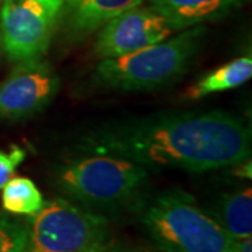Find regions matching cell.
<instances>
[{
  "mask_svg": "<svg viewBox=\"0 0 252 252\" xmlns=\"http://www.w3.org/2000/svg\"><path fill=\"white\" fill-rule=\"evenodd\" d=\"M252 137L243 119L225 111H187L127 119L83 136L81 154L126 158L144 168L206 172L251 158Z\"/></svg>",
  "mask_w": 252,
  "mask_h": 252,
  "instance_id": "cell-1",
  "label": "cell"
},
{
  "mask_svg": "<svg viewBox=\"0 0 252 252\" xmlns=\"http://www.w3.org/2000/svg\"><path fill=\"white\" fill-rule=\"evenodd\" d=\"M137 220L161 252H233L235 240L182 189L139 202Z\"/></svg>",
  "mask_w": 252,
  "mask_h": 252,
  "instance_id": "cell-2",
  "label": "cell"
},
{
  "mask_svg": "<svg viewBox=\"0 0 252 252\" xmlns=\"http://www.w3.org/2000/svg\"><path fill=\"white\" fill-rule=\"evenodd\" d=\"M206 30H182L174 38L118 58L101 59L93 80L101 87L121 91H149L168 86L188 72L199 54Z\"/></svg>",
  "mask_w": 252,
  "mask_h": 252,
  "instance_id": "cell-3",
  "label": "cell"
},
{
  "mask_svg": "<svg viewBox=\"0 0 252 252\" xmlns=\"http://www.w3.org/2000/svg\"><path fill=\"white\" fill-rule=\"evenodd\" d=\"M149 170L137 162L104 154H87L64 162L56 171V185L64 195L94 209L122 206L140 193Z\"/></svg>",
  "mask_w": 252,
  "mask_h": 252,
  "instance_id": "cell-4",
  "label": "cell"
},
{
  "mask_svg": "<svg viewBox=\"0 0 252 252\" xmlns=\"http://www.w3.org/2000/svg\"><path fill=\"white\" fill-rule=\"evenodd\" d=\"M31 217L28 252H107L112 247L108 220L66 199L44 202Z\"/></svg>",
  "mask_w": 252,
  "mask_h": 252,
  "instance_id": "cell-5",
  "label": "cell"
},
{
  "mask_svg": "<svg viewBox=\"0 0 252 252\" xmlns=\"http://www.w3.org/2000/svg\"><path fill=\"white\" fill-rule=\"evenodd\" d=\"M64 0H3L0 32L11 62L41 59L51 45Z\"/></svg>",
  "mask_w": 252,
  "mask_h": 252,
  "instance_id": "cell-6",
  "label": "cell"
},
{
  "mask_svg": "<svg viewBox=\"0 0 252 252\" xmlns=\"http://www.w3.org/2000/svg\"><path fill=\"white\" fill-rule=\"evenodd\" d=\"M61 80L51 63L41 59L17 63L0 83V119L34 117L56 97Z\"/></svg>",
  "mask_w": 252,
  "mask_h": 252,
  "instance_id": "cell-7",
  "label": "cell"
},
{
  "mask_svg": "<svg viewBox=\"0 0 252 252\" xmlns=\"http://www.w3.org/2000/svg\"><path fill=\"white\" fill-rule=\"evenodd\" d=\"M174 32L161 14L152 7L130 9L101 27L94 51L101 59L118 58L158 44Z\"/></svg>",
  "mask_w": 252,
  "mask_h": 252,
  "instance_id": "cell-8",
  "label": "cell"
},
{
  "mask_svg": "<svg viewBox=\"0 0 252 252\" xmlns=\"http://www.w3.org/2000/svg\"><path fill=\"white\" fill-rule=\"evenodd\" d=\"M142 3L143 0H64L58 26H62L67 38L81 39Z\"/></svg>",
  "mask_w": 252,
  "mask_h": 252,
  "instance_id": "cell-9",
  "label": "cell"
},
{
  "mask_svg": "<svg viewBox=\"0 0 252 252\" xmlns=\"http://www.w3.org/2000/svg\"><path fill=\"white\" fill-rule=\"evenodd\" d=\"M150 7L165 18L174 31L202 26L224 17L240 0H149Z\"/></svg>",
  "mask_w": 252,
  "mask_h": 252,
  "instance_id": "cell-10",
  "label": "cell"
},
{
  "mask_svg": "<svg viewBox=\"0 0 252 252\" xmlns=\"http://www.w3.org/2000/svg\"><path fill=\"white\" fill-rule=\"evenodd\" d=\"M213 219L233 240L251 238L252 234V190L243 189L224 193L219 199Z\"/></svg>",
  "mask_w": 252,
  "mask_h": 252,
  "instance_id": "cell-11",
  "label": "cell"
},
{
  "mask_svg": "<svg viewBox=\"0 0 252 252\" xmlns=\"http://www.w3.org/2000/svg\"><path fill=\"white\" fill-rule=\"evenodd\" d=\"M252 58L245 55L217 67L203 79L196 81L188 91L189 98L199 99L215 93L231 90L251 79Z\"/></svg>",
  "mask_w": 252,
  "mask_h": 252,
  "instance_id": "cell-12",
  "label": "cell"
},
{
  "mask_svg": "<svg viewBox=\"0 0 252 252\" xmlns=\"http://www.w3.org/2000/svg\"><path fill=\"white\" fill-rule=\"evenodd\" d=\"M1 189V203L10 213L34 216L44 206L42 193L30 178H10Z\"/></svg>",
  "mask_w": 252,
  "mask_h": 252,
  "instance_id": "cell-13",
  "label": "cell"
},
{
  "mask_svg": "<svg viewBox=\"0 0 252 252\" xmlns=\"http://www.w3.org/2000/svg\"><path fill=\"white\" fill-rule=\"evenodd\" d=\"M0 252H28V227L0 216Z\"/></svg>",
  "mask_w": 252,
  "mask_h": 252,
  "instance_id": "cell-14",
  "label": "cell"
},
{
  "mask_svg": "<svg viewBox=\"0 0 252 252\" xmlns=\"http://www.w3.org/2000/svg\"><path fill=\"white\" fill-rule=\"evenodd\" d=\"M24 158L26 152L20 147H13L10 152H0V189L7 184L18 164L24 161Z\"/></svg>",
  "mask_w": 252,
  "mask_h": 252,
  "instance_id": "cell-15",
  "label": "cell"
},
{
  "mask_svg": "<svg viewBox=\"0 0 252 252\" xmlns=\"http://www.w3.org/2000/svg\"><path fill=\"white\" fill-rule=\"evenodd\" d=\"M233 252H252L251 238H244V240H235Z\"/></svg>",
  "mask_w": 252,
  "mask_h": 252,
  "instance_id": "cell-16",
  "label": "cell"
},
{
  "mask_svg": "<svg viewBox=\"0 0 252 252\" xmlns=\"http://www.w3.org/2000/svg\"><path fill=\"white\" fill-rule=\"evenodd\" d=\"M107 252H143V251H137V250H126V248H109Z\"/></svg>",
  "mask_w": 252,
  "mask_h": 252,
  "instance_id": "cell-17",
  "label": "cell"
}]
</instances>
